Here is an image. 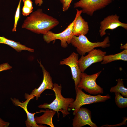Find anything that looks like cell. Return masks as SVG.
<instances>
[{"instance_id":"cell-13","label":"cell","mask_w":127,"mask_h":127,"mask_svg":"<svg viewBox=\"0 0 127 127\" xmlns=\"http://www.w3.org/2000/svg\"><path fill=\"white\" fill-rule=\"evenodd\" d=\"M11 99L14 104L17 106H19L23 108L26 112L27 119L25 121L26 126L27 127H46V126L42 124L39 125L37 124L35 120L34 115L36 113H31L27 109V106L30 101L26 99L24 102H21L19 99L15 98H11Z\"/></svg>"},{"instance_id":"cell-9","label":"cell","mask_w":127,"mask_h":127,"mask_svg":"<svg viewBox=\"0 0 127 127\" xmlns=\"http://www.w3.org/2000/svg\"><path fill=\"white\" fill-rule=\"evenodd\" d=\"M88 53L86 56H81L78 60V65L82 72H84L92 64L102 62L106 52L94 49Z\"/></svg>"},{"instance_id":"cell-16","label":"cell","mask_w":127,"mask_h":127,"mask_svg":"<svg viewBox=\"0 0 127 127\" xmlns=\"http://www.w3.org/2000/svg\"><path fill=\"white\" fill-rule=\"evenodd\" d=\"M0 44H4L8 45L18 52H21L23 50L28 51L32 52H34V49L27 47L21 44L19 42L8 39L4 36H0Z\"/></svg>"},{"instance_id":"cell-14","label":"cell","mask_w":127,"mask_h":127,"mask_svg":"<svg viewBox=\"0 0 127 127\" xmlns=\"http://www.w3.org/2000/svg\"><path fill=\"white\" fill-rule=\"evenodd\" d=\"M81 13L78 16L73 26V33L74 36H77L81 35H85L89 31L88 23L82 17Z\"/></svg>"},{"instance_id":"cell-6","label":"cell","mask_w":127,"mask_h":127,"mask_svg":"<svg viewBox=\"0 0 127 127\" xmlns=\"http://www.w3.org/2000/svg\"><path fill=\"white\" fill-rule=\"evenodd\" d=\"M102 71H100L91 75L82 72L80 80L77 87L84 89L90 94L95 95L103 93V88L96 82L97 79Z\"/></svg>"},{"instance_id":"cell-22","label":"cell","mask_w":127,"mask_h":127,"mask_svg":"<svg viewBox=\"0 0 127 127\" xmlns=\"http://www.w3.org/2000/svg\"><path fill=\"white\" fill-rule=\"evenodd\" d=\"M22 14L24 16L29 15L33 12V9L30 8L24 5L22 8Z\"/></svg>"},{"instance_id":"cell-2","label":"cell","mask_w":127,"mask_h":127,"mask_svg":"<svg viewBox=\"0 0 127 127\" xmlns=\"http://www.w3.org/2000/svg\"><path fill=\"white\" fill-rule=\"evenodd\" d=\"M62 88L61 84L59 85L57 83L53 84L52 90L55 94V99L50 104L45 103L38 106V107L40 108H48L56 111L57 113L58 117L59 111L62 112L63 117L69 114L70 113L68 111L69 106L73 102L74 99L71 98L64 97L61 93Z\"/></svg>"},{"instance_id":"cell-21","label":"cell","mask_w":127,"mask_h":127,"mask_svg":"<svg viewBox=\"0 0 127 127\" xmlns=\"http://www.w3.org/2000/svg\"><path fill=\"white\" fill-rule=\"evenodd\" d=\"M72 0H63L62 3V10L65 12L68 10L71 4Z\"/></svg>"},{"instance_id":"cell-26","label":"cell","mask_w":127,"mask_h":127,"mask_svg":"<svg viewBox=\"0 0 127 127\" xmlns=\"http://www.w3.org/2000/svg\"><path fill=\"white\" fill-rule=\"evenodd\" d=\"M43 0H35V3L36 5L40 6L42 4Z\"/></svg>"},{"instance_id":"cell-27","label":"cell","mask_w":127,"mask_h":127,"mask_svg":"<svg viewBox=\"0 0 127 127\" xmlns=\"http://www.w3.org/2000/svg\"><path fill=\"white\" fill-rule=\"evenodd\" d=\"M120 49H127V43L124 45L121 46L120 47Z\"/></svg>"},{"instance_id":"cell-5","label":"cell","mask_w":127,"mask_h":127,"mask_svg":"<svg viewBox=\"0 0 127 127\" xmlns=\"http://www.w3.org/2000/svg\"><path fill=\"white\" fill-rule=\"evenodd\" d=\"M76 13L74 19L70 23L67 28L61 32L56 33L51 31L47 34L43 35V38L47 44L56 40H59L61 41L62 47L65 48L68 46V44L71 43V40L74 36L72 32L73 27L74 23L79 15L82 13V10L77 9Z\"/></svg>"},{"instance_id":"cell-18","label":"cell","mask_w":127,"mask_h":127,"mask_svg":"<svg viewBox=\"0 0 127 127\" xmlns=\"http://www.w3.org/2000/svg\"><path fill=\"white\" fill-rule=\"evenodd\" d=\"M117 81V85L112 87L110 89V91L111 93L118 92L121 94L125 97H127V88L124 87L123 82L122 79H118Z\"/></svg>"},{"instance_id":"cell-10","label":"cell","mask_w":127,"mask_h":127,"mask_svg":"<svg viewBox=\"0 0 127 127\" xmlns=\"http://www.w3.org/2000/svg\"><path fill=\"white\" fill-rule=\"evenodd\" d=\"M79 54L73 52L67 58L60 61V65H66L71 68L72 78L74 81L75 88L77 87L80 80L82 72L78 63Z\"/></svg>"},{"instance_id":"cell-3","label":"cell","mask_w":127,"mask_h":127,"mask_svg":"<svg viewBox=\"0 0 127 127\" xmlns=\"http://www.w3.org/2000/svg\"><path fill=\"white\" fill-rule=\"evenodd\" d=\"M109 37H106L102 42H91L85 35H81L77 36H74L72 38L71 43L76 48V51L80 55L84 56L86 53L95 49L101 47L105 48L110 46Z\"/></svg>"},{"instance_id":"cell-28","label":"cell","mask_w":127,"mask_h":127,"mask_svg":"<svg viewBox=\"0 0 127 127\" xmlns=\"http://www.w3.org/2000/svg\"><path fill=\"white\" fill-rule=\"evenodd\" d=\"M59 0V1H60V2L61 3H62L63 0Z\"/></svg>"},{"instance_id":"cell-23","label":"cell","mask_w":127,"mask_h":127,"mask_svg":"<svg viewBox=\"0 0 127 127\" xmlns=\"http://www.w3.org/2000/svg\"><path fill=\"white\" fill-rule=\"evenodd\" d=\"M12 67L8 63H4L0 65V72L10 70Z\"/></svg>"},{"instance_id":"cell-24","label":"cell","mask_w":127,"mask_h":127,"mask_svg":"<svg viewBox=\"0 0 127 127\" xmlns=\"http://www.w3.org/2000/svg\"><path fill=\"white\" fill-rule=\"evenodd\" d=\"M24 5L30 8L33 9L32 2L31 0H22Z\"/></svg>"},{"instance_id":"cell-1","label":"cell","mask_w":127,"mask_h":127,"mask_svg":"<svg viewBox=\"0 0 127 127\" xmlns=\"http://www.w3.org/2000/svg\"><path fill=\"white\" fill-rule=\"evenodd\" d=\"M57 19L44 13L38 8L31 13L24 20L22 28L37 34L45 35L59 24Z\"/></svg>"},{"instance_id":"cell-25","label":"cell","mask_w":127,"mask_h":127,"mask_svg":"<svg viewBox=\"0 0 127 127\" xmlns=\"http://www.w3.org/2000/svg\"><path fill=\"white\" fill-rule=\"evenodd\" d=\"M9 124V122H6L0 118V127H8Z\"/></svg>"},{"instance_id":"cell-19","label":"cell","mask_w":127,"mask_h":127,"mask_svg":"<svg viewBox=\"0 0 127 127\" xmlns=\"http://www.w3.org/2000/svg\"><path fill=\"white\" fill-rule=\"evenodd\" d=\"M115 101L117 106L120 108L127 107V98L123 97L119 93H115Z\"/></svg>"},{"instance_id":"cell-8","label":"cell","mask_w":127,"mask_h":127,"mask_svg":"<svg viewBox=\"0 0 127 127\" xmlns=\"http://www.w3.org/2000/svg\"><path fill=\"white\" fill-rule=\"evenodd\" d=\"M38 61L43 72V80L39 87L37 88H35L30 95L27 93L25 94V99L30 100L33 99L34 97H36V100H38L39 97H40L41 94L44 91L47 89L52 90L53 87L52 78L50 73L45 69L41 61H39L38 60Z\"/></svg>"},{"instance_id":"cell-4","label":"cell","mask_w":127,"mask_h":127,"mask_svg":"<svg viewBox=\"0 0 127 127\" xmlns=\"http://www.w3.org/2000/svg\"><path fill=\"white\" fill-rule=\"evenodd\" d=\"M76 94L75 99L69 105L68 111H74L73 113L74 115L77 110L82 106L93 103L104 102L111 98L109 94L103 96L100 94L91 95L87 94L79 88H75Z\"/></svg>"},{"instance_id":"cell-17","label":"cell","mask_w":127,"mask_h":127,"mask_svg":"<svg viewBox=\"0 0 127 127\" xmlns=\"http://www.w3.org/2000/svg\"><path fill=\"white\" fill-rule=\"evenodd\" d=\"M119 60L127 61V49H124L122 52L115 54L105 55L101 64H106L114 61Z\"/></svg>"},{"instance_id":"cell-11","label":"cell","mask_w":127,"mask_h":127,"mask_svg":"<svg viewBox=\"0 0 127 127\" xmlns=\"http://www.w3.org/2000/svg\"><path fill=\"white\" fill-rule=\"evenodd\" d=\"M74 115L72 120V125L73 127H81L87 125L91 127H97L91 120V111L86 108L81 107Z\"/></svg>"},{"instance_id":"cell-29","label":"cell","mask_w":127,"mask_h":127,"mask_svg":"<svg viewBox=\"0 0 127 127\" xmlns=\"http://www.w3.org/2000/svg\"><path fill=\"white\" fill-rule=\"evenodd\" d=\"M111 0L112 1L114 0Z\"/></svg>"},{"instance_id":"cell-20","label":"cell","mask_w":127,"mask_h":127,"mask_svg":"<svg viewBox=\"0 0 127 127\" xmlns=\"http://www.w3.org/2000/svg\"><path fill=\"white\" fill-rule=\"evenodd\" d=\"M22 0H19V3L16 12L15 17L14 25L12 30V32L16 31V27L18 22L20 18V7L21 2Z\"/></svg>"},{"instance_id":"cell-15","label":"cell","mask_w":127,"mask_h":127,"mask_svg":"<svg viewBox=\"0 0 127 127\" xmlns=\"http://www.w3.org/2000/svg\"><path fill=\"white\" fill-rule=\"evenodd\" d=\"M45 111L41 110L40 112H44L43 114L40 116L35 117V121L37 124H45L51 127H54L52 122V118L56 113V111L50 109L48 108H45Z\"/></svg>"},{"instance_id":"cell-7","label":"cell","mask_w":127,"mask_h":127,"mask_svg":"<svg viewBox=\"0 0 127 127\" xmlns=\"http://www.w3.org/2000/svg\"><path fill=\"white\" fill-rule=\"evenodd\" d=\"M112 1L111 0H80L74 4V7L81 8L82 13L92 16L95 11L104 8Z\"/></svg>"},{"instance_id":"cell-12","label":"cell","mask_w":127,"mask_h":127,"mask_svg":"<svg viewBox=\"0 0 127 127\" xmlns=\"http://www.w3.org/2000/svg\"><path fill=\"white\" fill-rule=\"evenodd\" d=\"M119 17L116 14L112 15L105 18L100 22L99 32L101 37L106 34L105 31L107 29L112 30L119 27H121L126 30H127V24L120 21Z\"/></svg>"}]
</instances>
